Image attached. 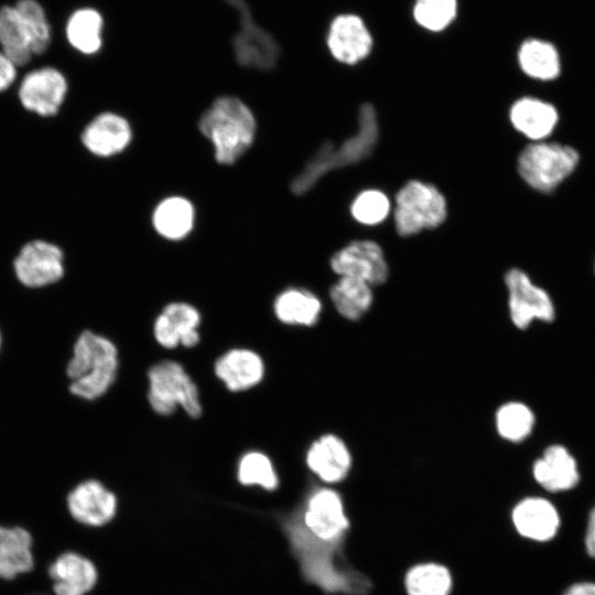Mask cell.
I'll use <instances>...</instances> for the list:
<instances>
[{
	"label": "cell",
	"mask_w": 595,
	"mask_h": 595,
	"mask_svg": "<svg viewBox=\"0 0 595 595\" xmlns=\"http://www.w3.org/2000/svg\"><path fill=\"white\" fill-rule=\"evenodd\" d=\"M293 552L304 578L325 594L367 595L372 584L345 560L342 540L326 542L313 537L304 527L301 515L286 524Z\"/></svg>",
	"instance_id": "6da1fadb"
},
{
	"label": "cell",
	"mask_w": 595,
	"mask_h": 595,
	"mask_svg": "<svg viewBox=\"0 0 595 595\" xmlns=\"http://www.w3.org/2000/svg\"><path fill=\"white\" fill-rule=\"evenodd\" d=\"M118 367L115 343L105 335L84 329L75 338L65 364L67 390L79 400L95 401L113 386Z\"/></svg>",
	"instance_id": "7a4b0ae2"
},
{
	"label": "cell",
	"mask_w": 595,
	"mask_h": 595,
	"mask_svg": "<svg viewBox=\"0 0 595 595\" xmlns=\"http://www.w3.org/2000/svg\"><path fill=\"white\" fill-rule=\"evenodd\" d=\"M379 138L377 115L371 104H364L358 113V128L354 136L338 148L325 142L292 180L295 195L307 193L322 176L332 170L360 162L371 154Z\"/></svg>",
	"instance_id": "3957f363"
},
{
	"label": "cell",
	"mask_w": 595,
	"mask_h": 595,
	"mask_svg": "<svg viewBox=\"0 0 595 595\" xmlns=\"http://www.w3.org/2000/svg\"><path fill=\"white\" fill-rule=\"evenodd\" d=\"M198 128L214 145L217 162L232 164L251 145L256 119L239 98L223 96L202 115Z\"/></svg>",
	"instance_id": "277c9868"
},
{
	"label": "cell",
	"mask_w": 595,
	"mask_h": 595,
	"mask_svg": "<svg viewBox=\"0 0 595 595\" xmlns=\"http://www.w3.org/2000/svg\"><path fill=\"white\" fill-rule=\"evenodd\" d=\"M578 162V152L570 145L536 141L520 152L517 167L530 187L550 193L574 172Z\"/></svg>",
	"instance_id": "5b68a950"
},
{
	"label": "cell",
	"mask_w": 595,
	"mask_h": 595,
	"mask_svg": "<svg viewBox=\"0 0 595 595\" xmlns=\"http://www.w3.org/2000/svg\"><path fill=\"white\" fill-rule=\"evenodd\" d=\"M148 401L160 415H170L180 405L191 418L202 414L199 392L184 367L174 360H162L148 371Z\"/></svg>",
	"instance_id": "8992f818"
},
{
	"label": "cell",
	"mask_w": 595,
	"mask_h": 595,
	"mask_svg": "<svg viewBox=\"0 0 595 595\" xmlns=\"http://www.w3.org/2000/svg\"><path fill=\"white\" fill-rule=\"evenodd\" d=\"M447 216L444 195L430 183L412 180L396 195L394 225L399 235L413 236L440 226Z\"/></svg>",
	"instance_id": "52a82bcc"
},
{
	"label": "cell",
	"mask_w": 595,
	"mask_h": 595,
	"mask_svg": "<svg viewBox=\"0 0 595 595\" xmlns=\"http://www.w3.org/2000/svg\"><path fill=\"white\" fill-rule=\"evenodd\" d=\"M508 292V311L518 329H527L533 321L551 323L555 318V306L550 294L534 284L530 277L518 268L505 274Z\"/></svg>",
	"instance_id": "ba28073f"
},
{
	"label": "cell",
	"mask_w": 595,
	"mask_h": 595,
	"mask_svg": "<svg viewBox=\"0 0 595 595\" xmlns=\"http://www.w3.org/2000/svg\"><path fill=\"white\" fill-rule=\"evenodd\" d=\"M301 519L313 537L326 542L342 540L350 526L343 496L328 487L316 488L310 494Z\"/></svg>",
	"instance_id": "9c48e42d"
},
{
	"label": "cell",
	"mask_w": 595,
	"mask_h": 595,
	"mask_svg": "<svg viewBox=\"0 0 595 595\" xmlns=\"http://www.w3.org/2000/svg\"><path fill=\"white\" fill-rule=\"evenodd\" d=\"M18 281L29 289H41L57 283L65 273L61 248L43 240L26 244L13 261Z\"/></svg>",
	"instance_id": "30bf717a"
},
{
	"label": "cell",
	"mask_w": 595,
	"mask_h": 595,
	"mask_svg": "<svg viewBox=\"0 0 595 595\" xmlns=\"http://www.w3.org/2000/svg\"><path fill=\"white\" fill-rule=\"evenodd\" d=\"M339 277H351L372 285L387 281L389 267L381 247L372 240H354L336 251L329 261Z\"/></svg>",
	"instance_id": "8fae6325"
},
{
	"label": "cell",
	"mask_w": 595,
	"mask_h": 595,
	"mask_svg": "<svg viewBox=\"0 0 595 595\" xmlns=\"http://www.w3.org/2000/svg\"><path fill=\"white\" fill-rule=\"evenodd\" d=\"M510 521L520 538L540 543L553 540L561 527L556 506L541 496L519 499L510 510Z\"/></svg>",
	"instance_id": "7c38bea8"
},
{
	"label": "cell",
	"mask_w": 595,
	"mask_h": 595,
	"mask_svg": "<svg viewBox=\"0 0 595 595\" xmlns=\"http://www.w3.org/2000/svg\"><path fill=\"white\" fill-rule=\"evenodd\" d=\"M66 93L64 75L53 67H42L25 75L20 85L19 98L25 109L50 117L57 113Z\"/></svg>",
	"instance_id": "4fadbf2b"
},
{
	"label": "cell",
	"mask_w": 595,
	"mask_h": 595,
	"mask_svg": "<svg viewBox=\"0 0 595 595\" xmlns=\"http://www.w3.org/2000/svg\"><path fill=\"white\" fill-rule=\"evenodd\" d=\"M201 320L199 311L192 304L169 303L154 321V338L160 346L166 349H173L180 345L192 348L201 339L197 331Z\"/></svg>",
	"instance_id": "5bb4252c"
},
{
	"label": "cell",
	"mask_w": 595,
	"mask_h": 595,
	"mask_svg": "<svg viewBox=\"0 0 595 595\" xmlns=\"http://www.w3.org/2000/svg\"><path fill=\"white\" fill-rule=\"evenodd\" d=\"M71 516L87 526H102L116 515L117 498L101 482L86 479L73 487L66 496Z\"/></svg>",
	"instance_id": "9a60e30c"
},
{
	"label": "cell",
	"mask_w": 595,
	"mask_h": 595,
	"mask_svg": "<svg viewBox=\"0 0 595 595\" xmlns=\"http://www.w3.org/2000/svg\"><path fill=\"white\" fill-rule=\"evenodd\" d=\"M531 470L534 482L552 494L571 490L581 479L576 458L562 444L547 446Z\"/></svg>",
	"instance_id": "2e32d148"
},
{
	"label": "cell",
	"mask_w": 595,
	"mask_h": 595,
	"mask_svg": "<svg viewBox=\"0 0 595 595\" xmlns=\"http://www.w3.org/2000/svg\"><path fill=\"white\" fill-rule=\"evenodd\" d=\"M327 46L335 60L353 65L368 56L372 37L361 18L340 14L329 26Z\"/></svg>",
	"instance_id": "e0dca14e"
},
{
	"label": "cell",
	"mask_w": 595,
	"mask_h": 595,
	"mask_svg": "<svg viewBox=\"0 0 595 595\" xmlns=\"http://www.w3.org/2000/svg\"><path fill=\"white\" fill-rule=\"evenodd\" d=\"M309 469L323 483L337 484L347 478L353 457L346 443L335 434H324L309 447L305 456Z\"/></svg>",
	"instance_id": "ac0fdd59"
},
{
	"label": "cell",
	"mask_w": 595,
	"mask_h": 595,
	"mask_svg": "<svg viewBox=\"0 0 595 595\" xmlns=\"http://www.w3.org/2000/svg\"><path fill=\"white\" fill-rule=\"evenodd\" d=\"M216 377L232 392L256 387L264 377V363L248 348H234L218 357L214 365Z\"/></svg>",
	"instance_id": "d6986e66"
},
{
	"label": "cell",
	"mask_w": 595,
	"mask_h": 595,
	"mask_svg": "<svg viewBox=\"0 0 595 595\" xmlns=\"http://www.w3.org/2000/svg\"><path fill=\"white\" fill-rule=\"evenodd\" d=\"M131 137L130 125L123 117L104 112L95 117L85 128L82 142L93 154L110 156L123 151Z\"/></svg>",
	"instance_id": "ffe728a7"
},
{
	"label": "cell",
	"mask_w": 595,
	"mask_h": 595,
	"mask_svg": "<svg viewBox=\"0 0 595 595\" xmlns=\"http://www.w3.org/2000/svg\"><path fill=\"white\" fill-rule=\"evenodd\" d=\"M56 595H85L97 582L94 563L76 552L57 556L48 569Z\"/></svg>",
	"instance_id": "44dd1931"
},
{
	"label": "cell",
	"mask_w": 595,
	"mask_h": 595,
	"mask_svg": "<svg viewBox=\"0 0 595 595\" xmlns=\"http://www.w3.org/2000/svg\"><path fill=\"white\" fill-rule=\"evenodd\" d=\"M509 118L517 131L536 142L543 141L553 132L559 113L550 102L534 97H522L512 104Z\"/></svg>",
	"instance_id": "7402d4cb"
},
{
	"label": "cell",
	"mask_w": 595,
	"mask_h": 595,
	"mask_svg": "<svg viewBox=\"0 0 595 595\" xmlns=\"http://www.w3.org/2000/svg\"><path fill=\"white\" fill-rule=\"evenodd\" d=\"M33 565L31 534L21 527L0 526V578H14Z\"/></svg>",
	"instance_id": "603a6c76"
},
{
	"label": "cell",
	"mask_w": 595,
	"mask_h": 595,
	"mask_svg": "<svg viewBox=\"0 0 595 595\" xmlns=\"http://www.w3.org/2000/svg\"><path fill=\"white\" fill-rule=\"evenodd\" d=\"M273 311L283 324L309 327L318 321L322 302L307 290L290 288L275 298Z\"/></svg>",
	"instance_id": "cb8c5ba5"
},
{
	"label": "cell",
	"mask_w": 595,
	"mask_h": 595,
	"mask_svg": "<svg viewBox=\"0 0 595 595\" xmlns=\"http://www.w3.org/2000/svg\"><path fill=\"white\" fill-rule=\"evenodd\" d=\"M331 301L337 313L355 322L370 309L374 301L371 285L356 278L340 277L329 290Z\"/></svg>",
	"instance_id": "d4e9b609"
},
{
	"label": "cell",
	"mask_w": 595,
	"mask_h": 595,
	"mask_svg": "<svg viewBox=\"0 0 595 595\" xmlns=\"http://www.w3.org/2000/svg\"><path fill=\"white\" fill-rule=\"evenodd\" d=\"M194 207L190 201L180 196L163 199L154 209L152 223L155 230L166 239L184 238L194 225Z\"/></svg>",
	"instance_id": "484cf974"
},
{
	"label": "cell",
	"mask_w": 595,
	"mask_h": 595,
	"mask_svg": "<svg viewBox=\"0 0 595 595\" xmlns=\"http://www.w3.org/2000/svg\"><path fill=\"white\" fill-rule=\"evenodd\" d=\"M518 62L527 76L543 82L555 79L561 72L555 46L538 39L526 40L520 45Z\"/></svg>",
	"instance_id": "4316f807"
},
{
	"label": "cell",
	"mask_w": 595,
	"mask_h": 595,
	"mask_svg": "<svg viewBox=\"0 0 595 595\" xmlns=\"http://www.w3.org/2000/svg\"><path fill=\"white\" fill-rule=\"evenodd\" d=\"M0 45L15 66L25 65L33 55L30 36L15 7L4 6L0 10Z\"/></svg>",
	"instance_id": "83f0119b"
},
{
	"label": "cell",
	"mask_w": 595,
	"mask_h": 595,
	"mask_svg": "<svg viewBox=\"0 0 595 595\" xmlns=\"http://www.w3.org/2000/svg\"><path fill=\"white\" fill-rule=\"evenodd\" d=\"M452 585L450 570L435 562L418 563L404 575L408 595H451Z\"/></svg>",
	"instance_id": "f1b7e54d"
},
{
	"label": "cell",
	"mask_w": 595,
	"mask_h": 595,
	"mask_svg": "<svg viewBox=\"0 0 595 595\" xmlns=\"http://www.w3.org/2000/svg\"><path fill=\"white\" fill-rule=\"evenodd\" d=\"M102 18L90 8L78 9L68 19L66 36L71 45L84 54H94L101 46Z\"/></svg>",
	"instance_id": "f546056e"
},
{
	"label": "cell",
	"mask_w": 595,
	"mask_h": 595,
	"mask_svg": "<svg viewBox=\"0 0 595 595\" xmlns=\"http://www.w3.org/2000/svg\"><path fill=\"white\" fill-rule=\"evenodd\" d=\"M495 424L501 439L519 443L531 434L536 424V415L528 404L520 401H509L497 409Z\"/></svg>",
	"instance_id": "4dcf8cb0"
},
{
	"label": "cell",
	"mask_w": 595,
	"mask_h": 595,
	"mask_svg": "<svg viewBox=\"0 0 595 595\" xmlns=\"http://www.w3.org/2000/svg\"><path fill=\"white\" fill-rule=\"evenodd\" d=\"M237 475L239 483L245 486L258 485L273 490L279 484L271 459L259 451L247 452L240 457Z\"/></svg>",
	"instance_id": "1f68e13d"
},
{
	"label": "cell",
	"mask_w": 595,
	"mask_h": 595,
	"mask_svg": "<svg viewBox=\"0 0 595 595\" xmlns=\"http://www.w3.org/2000/svg\"><path fill=\"white\" fill-rule=\"evenodd\" d=\"M14 7L30 36L33 54L44 53L51 42V28L43 8L35 0H19Z\"/></svg>",
	"instance_id": "d6a6232c"
},
{
	"label": "cell",
	"mask_w": 595,
	"mask_h": 595,
	"mask_svg": "<svg viewBox=\"0 0 595 595\" xmlns=\"http://www.w3.org/2000/svg\"><path fill=\"white\" fill-rule=\"evenodd\" d=\"M456 11V0H415L413 17L422 28L439 32L452 23Z\"/></svg>",
	"instance_id": "836d02e7"
},
{
	"label": "cell",
	"mask_w": 595,
	"mask_h": 595,
	"mask_svg": "<svg viewBox=\"0 0 595 595\" xmlns=\"http://www.w3.org/2000/svg\"><path fill=\"white\" fill-rule=\"evenodd\" d=\"M390 208V201L383 192L366 190L355 197L350 213L360 224L377 225L387 218Z\"/></svg>",
	"instance_id": "e575fe53"
},
{
	"label": "cell",
	"mask_w": 595,
	"mask_h": 595,
	"mask_svg": "<svg viewBox=\"0 0 595 595\" xmlns=\"http://www.w3.org/2000/svg\"><path fill=\"white\" fill-rule=\"evenodd\" d=\"M17 66L0 51V91L6 90L15 79Z\"/></svg>",
	"instance_id": "d590c367"
},
{
	"label": "cell",
	"mask_w": 595,
	"mask_h": 595,
	"mask_svg": "<svg viewBox=\"0 0 595 595\" xmlns=\"http://www.w3.org/2000/svg\"><path fill=\"white\" fill-rule=\"evenodd\" d=\"M584 547L586 553L595 558V506L592 508L586 523V530L584 536Z\"/></svg>",
	"instance_id": "8d00e7d4"
},
{
	"label": "cell",
	"mask_w": 595,
	"mask_h": 595,
	"mask_svg": "<svg viewBox=\"0 0 595 595\" xmlns=\"http://www.w3.org/2000/svg\"><path fill=\"white\" fill-rule=\"evenodd\" d=\"M562 595H595V582L581 581L573 583Z\"/></svg>",
	"instance_id": "74e56055"
},
{
	"label": "cell",
	"mask_w": 595,
	"mask_h": 595,
	"mask_svg": "<svg viewBox=\"0 0 595 595\" xmlns=\"http://www.w3.org/2000/svg\"><path fill=\"white\" fill-rule=\"evenodd\" d=\"M3 334H2V331L0 328V354H1V350H2V347H3Z\"/></svg>",
	"instance_id": "f35d334b"
},
{
	"label": "cell",
	"mask_w": 595,
	"mask_h": 595,
	"mask_svg": "<svg viewBox=\"0 0 595 595\" xmlns=\"http://www.w3.org/2000/svg\"><path fill=\"white\" fill-rule=\"evenodd\" d=\"M594 272H595V263H594Z\"/></svg>",
	"instance_id": "ab89813d"
}]
</instances>
